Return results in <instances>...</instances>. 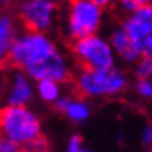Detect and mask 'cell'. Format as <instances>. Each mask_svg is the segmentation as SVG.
<instances>
[{
  "label": "cell",
  "mask_w": 152,
  "mask_h": 152,
  "mask_svg": "<svg viewBox=\"0 0 152 152\" xmlns=\"http://www.w3.org/2000/svg\"><path fill=\"white\" fill-rule=\"evenodd\" d=\"M23 73L28 75L33 81L51 79L59 82V84H65L73 78V68L68 62V58L61 50L54 53L51 58H48L47 61L23 70Z\"/></svg>",
  "instance_id": "obj_8"
},
{
  "label": "cell",
  "mask_w": 152,
  "mask_h": 152,
  "mask_svg": "<svg viewBox=\"0 0 152 152\" xmlns=\"http://www.w3.org/2000/svg\"><path fill=\"white\" fill-rule=\"evenodd\" d=\"M0 2H2V3H8L10 0H0Z\"/></svg>",
  "instance_id": "obj_21"
},
{
  "label": "cell",
  "mask_w": 152,
  "mask_h": 152,
  "mask_svg": "<svg viewBox=\"0 0 152 152\" xmlns=\"http://www.w3.org/2000/svg\"><path fill=\"white\" fill-rule=\"evenodd\" d=\"M75 87L82 98H110L124 93L129 87L127 73L120 67H110L102 70L79 67L73 72Z\"/></svg>",
  "instance_id": "obj_1"
},
{
  "label": "cell",
  "mask_w": 152,
  "mask_h": 152,
  "mask_svg": "<svg viewBox=\"0 0 152 152\" xmlns=\"http://www.w3.org/2000/svg\"><path fill=\"white\" fill-rule=\"evenodd\" d=\"M96 5H99L101 8H109V6H112L115 3H118V0H93Z\"/></svg>",
  "instance_id": "obj_20"
},
{
  "label": "cell",
  "mask_w": 152,
  "mask_h": 152,
  "mask_svg": "<svg viewBox=\"0 0 152 152\" xmlns=\"http://www.w3.org/2000/svg\"><path fill=\"white\" fill-rule=\"evenodd\" d=\"M54 2H62V0H54Z\"/></svg>",
  "instance_id": "obj_24"
},
{
  "label": "cell",
  "mask_w": 152,
  "mask_h": 152,
  "mask_svg": "<svg viewBox=\"0 0 152 152\" xmlns=\"http://www.w3.org/2000/svg\"><path fill=\"white\" fill-rule=\"evenodd\" d=\"M104 19V8L93 0H68L65 33L72 40L92 36L99 31Z\"/></svg>",
  "instance_id": "obj_4"
},
{
  "label": "cell",
  "mask_w": 152,
  "mask_h": 152,
  "mask_svg": "<svg viewBox=\"0 0 152 152\" xmlns=\"http://www.w3.org/2000/svg\"><path fill=\"white\" fill-rule=\"evenodd\" d=\"M72 54L79 67L102 70L116 65V54L110 45L109 39L101 34L82 37L72 42Z\"/></svg>",
  "instance_id": "obj_5"
},
{
  "label": "cell",
  "mask_w": 152,
  "mask_h": 152,
  "mask_svg": "<svg viewBox=\"0 0 152 152\" xmlns=\"http://www.w3.org/2000/svg\"><path fill=\"white\" fill-rule=\"evenodd\" d=\"M36 93L40 98V101H44L45 104H53L59 96L62 95V88L59 82L51 81V79H39L36 81Z\"/></svg>",
  "instance_id": "obj_13"
},
{
  "label": "cell",
  "mask_w": 152,
  "mask_h": 152,
  "mask_svg": "<svg viewBox=\"0 0 152 152\" xmlns=\"http://www.w3.org/2000/svg\"><path fill=\"white\" fill-rule=\"evenodd\" d=\"M109 42L112 45L113 51L116 54V59H121L126 64H135V62L140 59L141 54L137 51V48L134 47L132 40L127 36L126 30L123 26H116V28L112 30L109 36Z\"/></svg>",
  "instance_id": "obj_10"
},
{
  "label": "cell",
  "mask_w": 152,
  "mask_h": 152,
  "mask_svg": "<svg viewBox=\"0 0 152 152\" xmlns=\"http://www.w3.org/2000/svg\"><path fill=\"white\" fill-rule=\"evenodd\" d=\"M20 148L19 144H16L12 140H10L8 137H5L3 134H0V152H19Z\"/></svg>",
  "instance_id": "obj_18"
},
{
  "label": "cell",
  "mask_w": 152,
  "mask_h": 152,
  "mask_svg": "<svg viewBox=\"0 0 152 152\" xmlns=\"http://www.w3.org/2000/svg\"><path fill=\"white\" fill-rule=\"evenodd\" d=\"M36 95V86L28 75L22 70L12 73L11 82L6 92V104L8 106H30Z\"/></svg>",
  "instance_id": "obj_9"
},
{
  "label": "cell",
  "mask_w": 152,
  "mask_h": 152,
  "mask_svg": "<svg viewBox=\"0 0 152 152\" xmlns=\"http://www.w3.org/2000/svg\"><path fill=\"white\" fill-rule=\"evenodd\" d=\"M62 115L73 124H82L90 118L92 109L86 98H82V96H76V98L70 96L65 109L62 110Z\"/></svg>",
  "instance_id": "obj_12"
},
{
  "label": "cell",
  "mask_w": 152,
  "mask_h": 152,
  "mask_svg": "<svg viewBox=\"0 0 152 152\" xmlns=\"http://www.w3.org/2000/svg\"><path fill=\"white\" fill-rule=\"evenodd\" d=\"M116 5L120 6V10L124 14H130L146 5H152V0H118Z\"/></svg>",
  "instance_id": "obj_16"
},
{
  "label": "cell",
  "mask_w": 152,
  "mask_h": 152,
  "mask_svg": "<svg viewBox=\"0 0 152 152\" xmlns=\"http://www.w3.org/2000/svg\"><path fill=\"white\" fill-rule=\"evenodd\" d=\"M121 26L141 56H152V5L127 14Z\"/></svg>",
  "instance_id": "obj_7"
},
{
  "label": "cell",
  "mask_w": 152,
  "mask_h": 152,
  "mask_svg": "<svg viewBox=\"0 0 152 152\" xmlns=\"http://www.w3.org/2000/svg\"><path fill=\"white\" fill-rule=\"evenodd\" d=\"M20 22L26 30L48 33L58 17V2L54 0H23L17 8Z\"/></svg>",
  "instance_id": "obj_6"
},
{
  "label": "cell",
  "mask_w": 152,
  "mask_h": 152,
  "mask_svg": "<svg viewBox=\"0 0 152 152\" xmlns=\"http://www.w3.org/2000/svg\"><path fill=\"white\" fill-rule=\"evenodd\" d=\"M135 93L144 99H152V78H143L135 81Z\"/></svg>",
  "instance_id": "obj_15"
},
{
  "label": "cell",
  "mask_w": 152,
  "mask_h": 152,
  "mask_svg": "<svg viewBox=\"0 0 152 152\" xmlns=\"http://www.w3.org/2000/svg\"><path fill=\"white\" fill-rule=\"evenodd\" d=\"M149 152H152V143L149 144Z\"/></svg>",
  "instance_id": "obj_22"
},
{
  "label": "cell",
  "mask_w": 152,
  "mask_h": 152,
  "mask_svg": "<svg viewBox=\"0 0 152 152\" xmlns=\"http://www.w3.org/2000/svg\"><path fill=\"white\" fill-rule=\"evenodd\" d=\"M17 34L14 19L8 14H0V65L6 64L10 50Z\"/></svg>",
  "instance_id": "obj_11"
},
{
  "label": "cell",
  "mask_w": 152,
  "mask_h": 152,
  "mask_svg": "<svg viewBox=\"0 0 152 152\" xmlns=\"http://www.w3.org/2000/svg\"><path fill=\"white\" fill-rule=\"evenodd\" d=\"M134 75L137 79L152 78V56H140L134 64Z\"/></svg>",
  "instance_id": "obj_14"
},
{
  "label": "cell",
  "mask_w": 152,
  "mask_h": 152,
  "mask_svg": "<svg viewBox=\"0 0 152 152\" xmlns=\"http://www.w3.org/2000/svg\"><path fill=\"white\" fill-rule=\"evenodd\" d=\"M58 51L59 48L56 42L47 33L26 30L16 36L6 64L23 72L26 68L47 61Z\"/></svg>",
  "instance_id": "obj_2"
},
{
  "label": "cell",
  "mask_w": 152,
  "mask_h": 152,
  "mask_svg": "<svg viewBox=\"0 0 152 152\" xmlns=\"http://www.w3.org/2000/svg\"><path fill=\"white\" fill-rule=\"evenodd\" d=\"M0 134L20 148L42 137V121L28 106H8L0 109Z\"/></svg>",
  "instance_id": "obj_3"
},
{
  "label": "cell",
  "mask_w": 152,
  "mask_h": 152,
  "mask_svg": "<svg viewBox=\"0 0 152 152\" xmlns=\"http://www.w3.org/2000/svg\"><path fill=\"white\" fill-rule=\"evenodd\" d=\"M140 140L143 144H146V146H149V144L152 143V126H144L141 134H140Z\"/></svg>",
  "instance_id": "obj_19"
},
{
  "label": "cell",
  "mask_w": 152,
  "mask_h": 152,
  "mask_svg": "<svg viewBox=\"0 0 152 152\" xmlns=\"http://www.w3.org/2000/svg\"><path fill=\"white\" fill-rule=\"evenodd\" d=\"M19 152H26V151H25V149H20V151H19Z\"/></svg>",
  "instance_id": "obj_23"
},
{
  "label": "cell",
  "mask_w": 152,
  "mask_h": 152,
  "mask_svg": "<svg viewBox=\"0 0 152 152\" xmlns=\"http://www.w3.org/2000/svg\"><path fill=\"white\" fill-rule=\"evenodd\" d=\"M65 152H92L86 144L82 137L78 134L70 135V138L67 140V146H65Z\"/></svg>",
  "instance_id": "obj_17"
}]
</instances>
